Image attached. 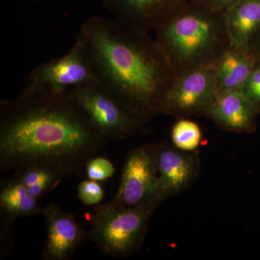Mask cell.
<instances>
[{
    "instance_id": "obj_13",
    "label": "cell",
    "mask_w": 260,
    "mask_h": 260,
    "mask_svg": "<svg viewBox=\"0 0 260 260\" xmlns=\"http://www.w3.org/2000/svg\"><path fill=\"white\" fill-rule=\"evenodd\" d=\"M221 15L232 47L240 49L260 27V0H241Z\"/></svg>"
},
{
    "instance_id": "obj_4",
    "label": "cell",
    "mask_w": 260,
    "mask_h": 260,
    "mask_svg": "<svg viewBox=\"0 0 260 260\" xmlns=\"http://www.w3.org/2000/svg\"><path fill=\"white\" fill-rule=\"evenodd\" d=\"M158 203L138 207L98 206L92 218L90 237L104 253L125 257L141 244L150 215Z\"/></svg>"
},
{
    "instance_id": "obj_11",
    "label": "cell",
    "mask_w": 260,
    "mask_h": 260,
    "mask_svg": "<svg viewBox=\"0 0 260 260\" xmlns=\"http://www.w3.org/2000/svg\"><path fill=\"white\" fill-rule=\"evenodd\" d=\"M186 0H102L116 19L134 28L145 30L158 26L172 12Z\"/></svg>"
},
{
    "instance_id": "obj_15",
    "label": "cell",
    "mask_w": 260,
    "mask_h": 260,
    "mask_svg": "<svg viewBox=\"0 0 260 260\" xmlns=\"http://www.w3.org/2000/svg\"><path fill=\"white\" fill-rule=\"evenodd\" d=\"M0 205L8 217L12 218L32 216L42 210L38 198L30 194L17 177L2 186Z\"/></svg>"
},
{
    "instance_id": "obj_1",
    "label": "cell",
    "mask_w": 260,
    "mask_h": 260,
    "mask_svg": "<svg viewBox=\"0 0 260 260\" xmlns=\"http://www.w3.org/2000/svg\"><path fill=\"white\" fill-rule=\"evenodd\" d=\"M105 139L68 91L18 95L1 103L0 166L17 172L37 164L80 174Z\"/></svg>"
},
{
    "instance_id": "obj_7",
    "label": "cell",
    "mask_w": 260,
    "mask_h": 260,
    "mask_svg": "<svg viewBox=\"0 0 260 260\" xmlns=\"http://www.w3.org/2000/svg\"><path fill=\"white\" fill-rule=\"evenodd\" d=\"M156 153L157 148L148 145L128 153L117 192L108 204L129 208L160 203Z\"/></svg>"
},
{
    "instance_id": "obj_3",
    "label": "cell",
    "mask_w": 260,
    "mask_h": 260,
    "mask_svg": "<svg viewBox=\"0 0 260 260\" xmlns=\"http://www.w3.org/2000/svg\"><path fill=\"white\" fill-rule=\"evenodd\" d=\"M218 14L203 2L186 1L168 15L156 42L168 61L194 62L208 54L218 41Z\"/></svg>"
},
{
    "instance_id": "obj_22",
    "label": "cell",
    "mask_w": 260,
    "mask_h": 260,
    "mask_svg": "<svg viewBox=\"0 0 260 260\" xmlns=\"http://www.w3.org/2000/svg\"><path fill=\"white\" fill-rule=\"evenodd\" d=\"M186 1L203 2V3H205L206 0H186Z\"/></svg>"
},
{
    "instance_id": "obj_8",
    "label": "cell",
    "mask_w": 260,
    "mask_h": 260,
    "mask_svg": "<svg viewBox=\"0 0 260 260\" xmlns=\"http://www.w3.org/2000/svg\"><path fill=\"white\" fill-rule=\"evenodd\" d=\"M217 93L216 66L201 65L169 86L162 109L183 114L208 111Z\"/></svg>"
},
{
    "instance_id": "obj_18",
    "label": "cell",
    "mask_w": 260,
    "mask_h": 260,
    "mask_svg": "<svg viewBox=\"0 0 260 260\" xmlns=\"http://www.w3.org/2000/svg\"><path fill=\"white\" fill-rule=\"evenodd\" d=\"M85 171L89 179L101 181L112 177L115 173V168L109 159L95 156L89 160Z\"/></svg>"
},
{
    "instance_id": "obj_16",
    "label": "cell",
    "mask_w": 260,
    "mask_h": 260,
    "mask_svg": "<svg viewBox=\"0 0 260 260\" xmlns=\"http://www.w3.org/2000/svg\"><path fill=\"white\" fill-rule=\"evenodd\" d=\"M17 173V178L26 186L30 194L38 199L54 189L65 177L55 168L43 164L30 166Z\"/></svg>"
},
{
    "instance_id": "obj_20",
    "label": "cell",
    "mask_w": 260,
    "mask_h": 260,
    "mask_svg": "<svg viewBox=\"0 0 260 260\" xmlns=\"http://www.w3.org/2000/svg\"><path fill=\"white\" fill-rule=\"evenodd\" d=\"M242 90L253 104H260V68L253 70Z\"/></svg>"
},
{
    "instance_id": "obj_9",
    "label": "cell",
    "mask_w": 260,
    "mask_h": 260,
    "mask_svg": "<svg viewBox=\"0 0 260 260\" xmlns=\"http://www.w3.org/2000/svg\"><path fill=\"white\" fill-rule=\"evenodd\" d=\"M42 212L47 229L44 259H68L84 240L83 228L73 215L56 204L48 205Z\"/></svg>"
},
{
    "instance_id": "obj_14",
    "label": "cell",
    "mask_w": 260,
    "mask_h": 260,
    "mask_svg": "<svg viewBox=\"0 0 260 260\" xmlns=\"http://www.w3.org/2000/svg\"><path fill=\"white\" fill-rule=\"evenodd\" d=\"M239 49L234 48L224 53L216 65L218 93L225 90H243L253 71L250 59Z\"/></svg>"
},
{
    "instance_id": "obj_23",
    "label": "cell",
    "mask_w": 260,
    "mask_h": 260,
    "mask_svg": "<svg viewBox=\"0 0 260 260\" xmlns=\"http://www.w3.org/2000/svg\"><path fill=\"white\" fill-rule=\"evenodd\" d=\"M32 1H37V2H39V1H42V0H32Z\"/></svg>"
},
{
    "instance_id": "obj_2",
    "label": "cell",
    "mask_w": 260,
    "mask_h": 260,
    "mask_svg": "<svg viewBox=\"0 0 260 260\" xmlns=\"http://www.w3.org/2000/svg\"><path fill=\"white\" fill-rule=\"evenodd\" d=\"M76 38L95 80L140 119L162 109L169 62L144 30L116 18L85 20Z\"/></svg>"
},
{
    "instance_id": "obj_21",
    "label": "cell",
    "mask_w": 260,
    "mask_h": 260,
    "mask_svg": "<svg viewBox=\"0 0 260 260\" xmlns=\"http://www.w3.org/2000/svg\"><path fill=\"white\" fill-rule=\"evenodd\" d=\"M240 1L241 0H206L205 3L215 13H222L228 8Z\"/></svg>"
},
{
    "instance_id": "obj_19",
    "label": "cell",
    "mask_w": 260,
    "mask_h": 260,
    "mask_svg": "<svg viewBox=\"0 0 260 260\" xmlns=\"http://www.w3.org/2000/svg\"><path fill=\"white\" fill-rule=\"evenodd\" d=\"M78 196L83 205H99L104 199V189L97 181L88 179L80 182L78 186Z\"/></svg>"
},
{
    "instance_id": "obj_17",
    "label": "cell",
    "mask_w": 260,
    "mask_h": 260,
    "mask_svg": "<svg viewBox=\"0 0 260 260\" xmlns=\"http://www.w3.org/2000/svg\"><path fill=\"white\" fill-rule=\"evenodd\" d=\"M201 130L196 123L182 119L173 126L172 140L176 148L194 151L201 142Z\"/></svg>"
},
{
    "instance_id": "obj_10",
    "label": "cell",
    "mask_w": 260,
    "mask_h": 260,
    "mask_svg": "<svg viewBox=\"0 0 260 260\" xmlns=\"http://www.w3.org/2000/svg\"><path fill=\"white\" fill-rule=\"evenodd\" d=\"M159 193L166 197L177 194L189 185L199 171V158L194 151L172 147L157 148Z\"/></svg>"
},
{
    "instance_id": "obj_12",
    "label": "cell",
    "mask_w": 260,
    "mask_h": 260,
    "mask_svg": "<svg viewBox=\"0 0 260 260\" xmlns=\"http://www.w3.org/2000/svg\"><path fill=\"white\" fill-rule=\"evenodd\" d=\"M208 112L218 124L231 131H246L254 121V104L242 90L218 92Z\"/></svg>"
},
{
    "instance_id": "obj_6",
    "label": "cell",
    "mask_w": 260,
    "mask_h": 260,
    "mask_svg": "<svg viewBox=\"0 0 260 260\" xmlns=\"http://www.w3.org/2000/svg\"><path fill=\"white\" fill-rule=\"evenodd\" d=\"M92 82L96 80L83 45L76 38L73 47L64 55L43 63L30 72L19 95L63 93Z\"/></svg>"
},
{
    "instance_id": "obj_5",
    "label": "cell",
    "mask_w": 260,
    "mask_h": 260,
    "mask_svg": "<svg viewBox=\"0 0 260 260\" xmlns=\"http://www.w3.org/2000/svg\"><path fill=\"white\" fill-rule=\"evenodd\" d=\"M68 93L108 141L121 139L140 129L141 119L123 107L96 82L75 87Z\"/></svg>"
}]
</instances>
